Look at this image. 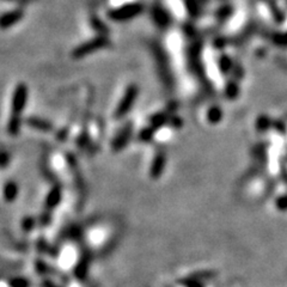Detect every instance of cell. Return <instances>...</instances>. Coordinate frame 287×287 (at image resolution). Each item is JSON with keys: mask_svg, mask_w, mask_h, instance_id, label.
Masks as SVG:
<instances>
[{"mask_svg": "<svg viewBox=\"0 0 287 287\" xmlns=\"http://www.w3.org/2000/svg\"><path fill=\"white\" fill-rule=\"evenodd\" d=\"M91 25H92L93 30H97V31L99 32V35H105L106 32H108V28H106V25L98 17L91 18Z\"/></svg>", "mask_w": 287, "mask_h": 287, "instance_id": "cell-5", "label": "cell"}, {"mask_svg": "<svg viewBox=\"0 0 287 287\" xmlns=\"http://www.w3.org/2000/svg\"><path fill=\"white\" fill-rule=\"evenodd\" d=\"M152 19L159 28H166L170 24V16L169 13L165 11V9L163 6L155 5L151 10Z\"/></svg>", "mask_w": 287, "mask_h": 287, "instance_id": "cell-4", "label": "cell"}, {"mask_svg": "<svg viewBox=\"0 0 287 287\" xmlns=\"http://www.w3.org/2000/svg\"><path fill=\"white\" fill-rule=\"evenodd\" d=\"M23 17H24V11L22 9H16L12 11L5 12L4 15L0 16V29L5 30L17 24L18 22H21Z\"/></svg>", "mask_w": 287, "mask_h": 287, "instance_id": "cell-3", "label": "cell"}, {"mask_svg": "<svg viewBox=\"0 0 287 287\" xmlns=\"http://www.w3.org/2000/svg\"><path fill=\"white\" fill-rule=\"evenodd\" d=\"M5 2L16 3V4H19V5H26V4H30V3L35 2V0H5Z\"/></svg>", "mask_w": 287, "mask_h": 287, "instance_id": "cell-6", "label": "cell"}, {"mask_svg": "<svg viewBox=\"0 0 287 287\" xmlns=\"http://www.w3.org/2000/svg\"><path fill=\"white\" fill-rule=\"evenodd\" d=\"M144 11V5L141 3H129L119 6L116 9H112L108 12V17L115 22H127L138 17Z\"/></svg>", "mask_w": 287, "mask_h": 287, "instance_id": "cell-1", "label": "cell"}, {"mask_svg": "<svg viewBox=\"0 0 287 287\" xmlns=\"http://www.w3.org/2000/svg\"><path fill=\"white\" fill-rule=\"evenodd\" d=\"M109 45V40L105 35H98L93 38L90 41H86L78 46L75 51L72 52V56L75 59H82L84 56L92 54V53L99 51V49L105 48Z\"/></svg>", "mask_w": 287, "mask_h": 287, "instance_id": "cell-2", "label": "cell"}]
</instances>
